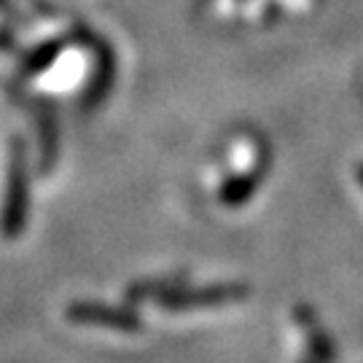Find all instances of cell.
<instances>
[{
    "label": "cell",
    "instance_id": "cell-1",
    "mask_svg": "<svg viewBox=\"0 0 363 363\" xmlns=\"http://www.w3.org/2000/svg\"><path fill=\"white\" fill-rule=\"evenodd\" d=\"M250 288L242 283H223V286H205V288H172L159 296V304L167 312H189L196 307H216V304H229V301H242L247 298Z\"/></svg>",
    "mask_w": 363,
    "mask_h": 363
},
{
    "label": "cell",
    "instance_id": "cell-2",
    "mask_svg": "<svg viewBox=\"0 0 363 363\" xmlns=\"http://www.w3.org/2000/svg\"><path fill=\"white\" fill-rule=\"evenodd\" d=\"M65 318L78 325H103V328H116L124 334L140 331V318L138 312L124 310V307H108L100 301H73L65 307Z\"/></svg>",
    "mask_w": 363,
    "mask_h": 363
},
{
    "label": "cell",
    "instance_id": "cell-3",
    "mask_svg": "<svg viewBox=\"0 0 363 363\" xmlns=\"http://www.w3.org/2000/svg\"><path fill=\"white\" fill-rule=\"evenodd\" d=\"M27 220V175L25 162L16 154L9 169V194H6V208L0 216V232L6 237H16L25 229Z\"/></svg>",
    "mask_w": 363,
    "mask_h": 363
},
{
    "label": "cell",
    "instance_id": "cell-4",
    "mask_svg": "<svg viewBox=\"0 0 363 363\" xmlns=\"http://www.w3.org/2000/svg\"><path fill=\"white\" fill-rule=\"evenodd\" d=\"M294 318H296V323L301 325V334H304V339H307L312 355H315L320 363H334V345H331L328 334L323 331V325H320V320H318V315L312 312V307L298 304L296 310H294Z\"/></svg>",
    "mask_w": 363,
    "mask_h": 363
},
{
    "label": "cell",
    "instance_id": "cell-5",
    "mask_svg": "<svg viewBox=\"0 0 363 363\" xmlns=\"http://www.w3.org/2000/svg\"><path fill=\"white\" fill-rule=\"evenodd\" d=\"M181 286V277H156V280H143V283H135V286L127 288V298L130 301H143V298H151V296H162V294H167L172 288Z\"/></svg>",
    "mask_w": 363,
    "mask_h": 363
},
{
    "label": "cell",
    "instance_id": "cell-6",
    "mask_svg": "<svg viewBox=\"0 0 363 363\" xmlns=\"http://www.w3.org/2000/svg\"><path fill=\"white\" fill-rule=\"evenodd\" d=\"M253 189H256V183L250 181V178H234L232 183L223 186L220 196H223L226 205H242L247 196L253 194Z\"/></svg>",
    "mask_w": 363,
    "mask_h": 363
},
{
    "label": "cell",
    "instance_id": "cell-7",
    "mask_svg": "<svg viewBox=\"0 0 363 363\" xmlns=\"http://www.w3.org/2000/svg\"><path fill=\"white\" fill-rule=\"evenodd\" d=\"M361 178H363V169H361Z\"/></svg>",
    "mask_w": 363,
    "mask_h": 363
}]
</instances>
